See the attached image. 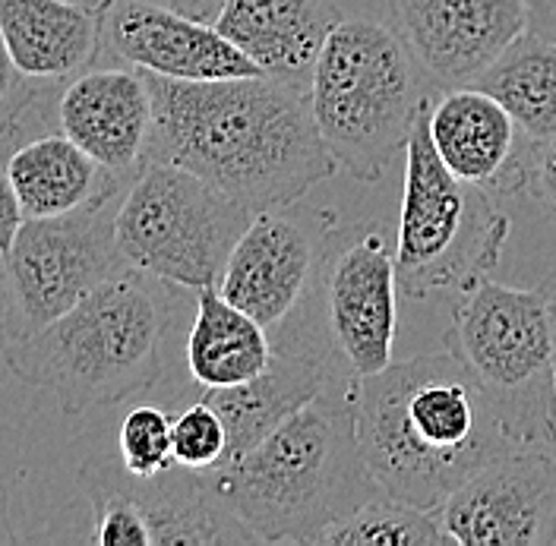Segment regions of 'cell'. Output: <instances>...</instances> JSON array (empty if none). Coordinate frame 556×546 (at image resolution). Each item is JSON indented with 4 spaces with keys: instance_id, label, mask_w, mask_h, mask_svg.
<instances>
[{
    "instance_id": "1",
    "label": "cell",
    "mask_w": 556,
    "mask_h": 546,
    "mask_svg": "<svg viewBox=\"0 0 556 546\" xmlns=\"http://www.w3.org/2000/svg\"><path fill=\"white\" fill-rule=\"evenodd\" d=\"M152 89L146 165L162 162L203 177L250 212L301 203L339 172L313 124L307 92L276 76L165 79Z\"/></svg>"
},
{
    "instance_id": "2",
    "label": "cell",
    "mask_w": 556,
    "mask_h": 546,
    "mask_svg": "<svg viewBox=\"0 0 556 546\" xmlns=\"http://www.w3.org/2000/svg\"><path fill=\"white\" fill-rule=\"evenodd\" d=\"M348 398L367 474L382 496L415 509L437 512L486 461L516 448L446 347L348 382Z\"/></svg>"
},
{
    "instance_id": "3",
    "label": "cell",
    "mask_w": 556,
    "mask_h": 546,
    "mask_svg": "<svg viewBox=\"0 0 556 546\" xmlns=\"http://www.w3.org/2000/svg\"><path fill=\"white\" fill-rule=\"evenodd\" d=\"M260 544H316L380 496L354 436L348 379L285 417L253 448L206 471Z\"/></svg>"
},
{
    "instance_id": "4",
    "label": "cell",
    "mask_w": 556,
    "mask_h": 546,
    "mask_svg": "<svg viewBox=\"0 0 556 546\" xmlns=\"http://www.w3.org/2000/svg\"><path fill=\"white\" fill-rule=\"evenodd\" d=\"M177 309L174 284L124 266L64 316L7 344V367L48 389L70 417L121 405L168 370Z\"/></svg>"
},
{
    "instance_id": "5",
    "label": "cell",
    "mask_w": 556,
    "mask_h": 546,
    "mask_svg": "<svg viewBox=\"0 0 556 546\" xmlns=\"http://www.w3.org/2000/svg\"><path fill=\"white\" fill-rule=\"evenodd\" d=\"M420 92L402 35L377 20L339 16L313 64L307 102L339 172L377 183L405 152Z\"/></svg>"
},
{
    "instance_id": "6",
    "label": "cell",
    "mask_w": 556,
    "mask_h": 546,
    "mask_svg": "<svg viewBox=\"0 0 556 546\" xmlns=\"http://www.w3.org/2000/svg\"><path fill=\"white\" fill-rule=\"evenodd\" d=\"M516 445L556 448V335L551 281L509 288L490 278L465 288L443 335Z\"/></svg>"
},
{
    "instance_id": "7",
    "label": "cell",
    "mask_w": 556,
    "mask_h": 546,
    "mask_svg": "<svg viewBox=\"0 0 556 546\" xmlns=\"http://www.w3.org/2000/svg\"><path fill=\"white\" fill-rule=\"evenodd\" d=\"M513 221L490 193L440 162L430 142V99L417 107L405 145V193L395 234V275L405 297L462 294L496 269Z\"/></svg>"
},
{
    "instance_id": "8",
    "label": "cell",
    "mask_w": 556,
    "mask_h": 546,
    "mask_svg": "<svg viewBox=\"0 0 556 546\" xmlns=\"http://www.w3.org/2000/svg\"><path fill=\"white\" fill-rule=\"evenodd\" d=\"M253 212L203 177L149 162L124 190L114 240L130 269L197 291L218 284Z\"/></svg>"
},
{
    "instance_id": "9",
    "label": "cell",
    "mask_w": 556,
    "mask_h": 546,
    "mask_svg": "<svg viewBox=\"0 0 556 546\" xmlns=\"http://www.w3.org/2000/svg\"><path fill=\"white\" fill-rule=\"evenodd\" d=\"M313 297L319 316L301 307L281 329L313 335L326 347L336 373L348 382L386 370L399 332L395 240L380 225H332ZM278 332V329H276Z\"/></svg>"
},
{
    "instance_id": "10",
    "label": "cell",
    "mask_w": 556,
    "mask_h": 546,
    "mask_svg": "<svg viewBox=\"0 0 556 546\" xmlns=\"http://www.w3.org/2000/svg\"><path fill=\"white\" fill-rule=\"evenodd\" d=\"M121 196L86 205L61 218H26L13 240L7 269L3 344L26 339L70 307H76L104 278L127 263L114 240Z\"/></svg>"
},
{
    "instance_id": "11",
    "label": "cell",
    "mask_w": 556,
    "mask_h": 546,
    "mask_svg": "<svg viewBox=\"0 0 556 546\" xmlns=\"http://www.w3.org/2000/svg\"><path fill=\"white\" fill-rule=\"evenodd\" d=\"M332 225V215L301 212L298 203L253 212L222 269L218 291L276 332L313 294Z\"/></svg>"
},
{
    "instance_id": "12",
    "label": "cell",
    "mask_w": 556,
    "mask_h": 546,
    "mask_svg": "<svg viewBox=\"0 0 556 546\" xmlns=\"http://www.w3.org/2000/svg\"><path fill=\"white\" fill-rule=\"evenodd\" d=\"M437 512L458 546L556 544V452L541 445L503 452Z\"/></svg>"
},
{
    "instance_id": "13",
    "label": "cell",
    "mask_w": 556,
    "mask_h": 546,
    "mask_svg": "<svg viewBox=\"0 0 556 546\" xmlns=\"http://www.w3.org/2000/svg\"><path fill=\"white\" fill-rule=\"evenodd\" d=\"M99 58L187 82L263 73L215 29V23L184 16L159 0H108Z\"/></svg>"
},
{
    "instance_id": "14",
    "label": "cell",
    "mask_w": 556,
    "mask_h": 546,
    "mask_svg": "<svg viewBox=\"0 0 556 546\" xmlns=\"http://www.w3.org/2000/svg\"><path fill=\"white\" fill-rule=\"evenodd\" d=\"M395 33L440 86H471L519 35L528 0H389Z\"/></svg>"
},
{
    "instance_id": "15",
    "label": "cell",
    "mask_w": 556,
    "mask_h": 546,
    "mask_svg": "<svg viewBox=\"0 0 556 546\" xmlns=\"http://www.w3.org/2000/svg\"><path fill=\"white\" fill-rule=\"evenodd\" d=\"M58 130L102 168L137 177L152 134V89L142 69L86 67L58 92Z\"/></svg>"
},
{
    "instance_id": "16",
    "label": "cell",
    "mask_w": 556,
    "mask_h": 546,
    "mask_svg": "<svg viewBox=\"0 0 556 546\" xmlns=\"http://www.w3.org/2000/svg\"><path fill=\"white\" fill-rule=\"evenodd\" d=\"M430 142L455 177L513 196L528 187L531 139L513 114L478 86H450L430 99Z\"/></svg>"
},
{
    "instance_id": "17",
    "label": "cell",
    "mask_w": 556,
    "mask_h": 546,
    "mask_svg": "<svg viewBox=\"0 0 556 546\" xmlns=\"http://www.w3.org/2000/svg\"><path fill=\"white\" fill-rule=\"evenodd\" d=\"M96 465L124 496L137 503L152 546L260 544V537L222 499L206 471L172 465L159 478L139 480L127 474L117 458H96Z\"/></svg>"
},
{
    "instance_id": "18",
    "label": "cell",
    "mask_w": 556,
    "mask_h": 546,
    "mask_svg": "<svg viewBox=\"0 0 556 546\" xmlns=\"http://www.w3.org/2000/svg\"><path fill=\"white\" fill-rule=\"evenodd\" d=\"M336 20L332 0H225L215 29L266 76L307 92L313 64Z\"/></svg>"
},
{
    "instance_id": "19",
    "label": "cell",
    "mask_w": 556,
    "mask_h": 546,
    "mask_svg": "<svg viewBox=\"0 0 556 546\" xmlns=\"http://www.w3.org/2000/svg\"><path fill=\"white\" fill-rule=\"evenodd\" d=\"M332 379L345 376L336 373L326 354L311 347H276L269 367L250 382L228 389H200V398H206L228 427L225 461L253 448L285 417L313 402Z\"/></svg>"
},
{
    "instance_id": "20",
    "label": "cell",
    "mask_w": 556,
    "mask_h": 546,
    "mask_svg": "<svg viewBox=\"0 0 556 546\" xmlns=\"http://www.w3.org/2000/svg\"><path fill=\"white\" fill-rule=\"evenodd\" d=\"M0 33L23 76L67 82L99 58L102 10L73 0H0Z\"/></svg>"
},
{
    "instance_id": "21",
    "label": "cell",
    "mask_w": 556,
    "mask_h": 546,
    "mask_svg": "<svg viewBox=\"0 0 556 546\" xmlns=\"http://www.w3.org/2000/svg\"><path fill=\"white\" fill-rule=\"evenodd\" d=\"M7 172L26 218H61L79 212L124 193L134 180L102 168L61 130L20 142L7 158Z\"/></svg>"
},
{
    "instance_id": "22",
    "label": "cell",
    "mask_w": 556,
    "mask_h": 546,
    "mask_svg": "<svg viewBox=\"0 0 556 546\" xmlns=\"http://www.w3.org/2000/svg\"><path fill=\"white\" fill-rule=\"evenodd\" d=\"M193 294V322L184 344L190 379L200 389H228L263 373L276 351L266 326L235 307L218 284H203Z\"/></svg>"
},
{
    "instance_id": "23",
    "label": "cell",
    "mask_w": 556,
    "mask_h": 546,
    "mask_svg": "<svg viewBox=\"0 0 556 546\" xmlns=\"http://www.w3.org/2000/svg\"><path fill=\"white\" fill-rule=\"evenodd\" d=\"M471 86L503 104L531 142L556 137V41L528 29Z\"/></svg>"
},
{
    "instance_id": "24",
    "label": "cell",
    "mask_w": 556,
    "mask_h": 546,
    "mask_svg": "<svg viewBox=\"0 0 556 546\" xmlns=\"http://www.w3.org/2000/svg\"><path fill=\"white\" fill-rule=\"evenodd\" d=\"M440 512L374 496L323 534L319 546H450Z\"/></svg>"
},
{
    "instance_id": "25",
    "label": "cell",
    "mask_w": 556,
    "mask_h": 546,
    "mask_svg": "<svg viewBox=\"0 0 556 546\" xmlns=\"http://www.w3.org/2000/svg\"><path fill=\"white\" fill-rule=\"evenodd\" d=\"M117 461L139 480L159 478L174 465L172 414L159 405L134 408L117 430Z\"/></svg>"
},
{
    "instance_id": "26",
    "label": "cell",
    "mask_w": 556,
    "mask_h": 546,
    "mask_svg": "<svg viewBox=\"0 0 556 546\" xmlns=\"http://www.w3.org/2000/svg\"><path fill=\"white\" fill-rule=\"evenodd\" d=\"M228 455V427L206 398L172 414V458L187 471H212Z\"/></svg>"
},
{
    "instance_id": "27",
    "label": "cell",
    "mask_w": 556,
    "mask_h": 546,
    "mask_svg": "<svg viewBox=\"0 0 556 546\" xmlns=\"http://www.w3.org/2000/svg\"><path fill=\"white\" fill-rule=\"evenodd\" d=\"M525 190L556 215V137L544 139V142H531L528 187Z\"/></svg>"
},
{
    "instance_id": "28",
    "label": "cell",
    "mask_w": 556,
    "mask_h": 546,
    "mask_svg": "<svg viewBox=\"0 0 556 546\" xmlns=\"http://www.w3.org/2000/svg\"><path fill=\"white\" fill-rule=\"evenodd\" d=\"M38 82H41V79H29V76H23V73L16 69L13 54H10V48H7V38L0 33V111L13 107L16 102H23Z\"/></svg>"
},
{
    "instance_id": "29",
    "label": "cell",
    "mask_w": 556,
    "mask_h": 546,
    "mask_svg": "<svg viewBox=\"0 0 556 546\" xmlns=\"http://www.w3.org/2000/svg\"><path fill=\"white\" fill-rule=\"evenodd\" d=\"M528 29L556 41V0H528Z\"/></svg>"
},
{
    "instance_id": "30",
    "label": "cell",
    "mask_w": 556,
    "mask_h": 546,
    "mask_svg": "<svg viewBox=\"0 0 556 546\" xmlns=\"http://www.w3.org/2000/svg\"><path fill=\"white\" fill-rule=\"evenodd\" d=\"M159 3L172 7V10L184 13V16H193L200 23H215L222 7H225V0H159Z\"/></svg>"
},
{
    "instance_id": "31",
    "label": "cell",
    "mask_w": 556,
    "mask_h": 546,
    "mask_svg": "<svg viewBox=\"0 0 556 546\" xmlns=\"http://www.w3.org/2000/svg\"><path fill=\"white\" fill-rule=\"evenodd\" d=\"M0 544H16V528L10 515V490L0 483Z\"/></svg>"
},
{
    "instance_id": "32",
    "label": "cell",
    "mask_w": 556,
    "mask_h": 546,
    "mask_svg": "<svg viewBox=\"0 0 556 546\" xmlns=\"http://www.w3.org/2000/svg\"><path fill=\"white\" fill-rule=\"evenodd\" d=\"M7 313V269H3V256H0V322Z\"/></svg>"
},
{
    "instance_id": "33",
    "label": "cell",
    "mask_w": 556,
    "mask_h": 546,
    "mask_svg": "<svg viewBox=\"0 0 556 546\" xmlns=\"http://www.w3.org/2000/svg\"><path fill=\"white\" fill-rule=\"evenodd\" d=\"M73 3H83V7H96V10H102L108 0H73Z\"/></svg>"
},
{
    "instance_id": "34",
    "label": "cell",
    "mask_w": 556,
    "mask_h": 546,
    "mask_svg": "<svg viewBox=\"0 0 556 546\" xmlns=\"http://www.w3.org/2000/svg\"><path fill=\"white\" fill-rule=\"evenodd\" d=\"M0 364H7V344H3V326H0Z\"/></svg>"
},
{
    "instance_id": "35",
    "label": "cell",
    "mask_w": 556,
    "mask_h": 546,
    "mask_svg": "<svg viewBox=\"0 0 556 546\" xmlns=\"http://www.w3.org/2000/svg\"><path fill=\"white\" fill-rule=\"evenodd\" d=\"M551 294H554V335H556V278H551Z\"/></svg>"
}]
</instances>
